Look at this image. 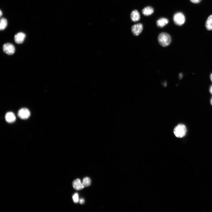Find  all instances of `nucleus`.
<instances>
[{
    "instance_id": "f257e3e1",
    "label": "nucleus",
    "mask_w": 212,
    "mask_h": 212,
    "mask_svg": "<svg viewBox=\"0 0 212 212\" xmlns=\"http://www.w3.org/2000/svg\"><path fill=\"white\" fill-rule=\"evenodd\" d=\"M158 41L159 44L162 47H166L170 44L171 38L169 34L167 33H163L159 35Z\"/></svg>"
},
{
    "instance_id": "f03ea898",
    "label": "nucleus",
    "mask_w": 212,
    "mask_h": 212,
    "mask_svg": "<svg viewBox=\"0 0 212 212\" xmlns=\"http://www.w3.org/2000/svg\"><path fill=\"white\" fill-rule=\"evenodd\" d=\"M174 134L176 137L181 138L185 136L187 132L186 126L183 124H179L174 129Z\"/></svg>"
},
{
    "instance_id": "7ed1b4c3",
    "label": "nucleus",
    "mask_w": 212,
    "mask_h": 212,
    "mask_svg": "<svg viewBox=\"0 0 212 212\" xmlns=\"http://www.w3.org/2000/svg\"><path fill=\"white\" fill-rule=\"evenodd\" d=\"M173 19L175 24L179 26L183 25L185 21V16L181 12L175 14L173 16Z\"/></svg>"
},
{
    "instance_id": "20e7f679",
    "label": "nucleus",
    "mask_w": 212,
    "mask_h": 212,
    "mask_svg": "<svg viewBox=\"0 0 212 212\" xmlns=\"http://www.w3.org/2000/svg\"><path fill=\"white\" fill-rule=\"evenodd\" d=\"M4 52L8 55H12L15 52V49L13 45L7 43L4 45L3 47Z\"/></svg>"
},
{
    "instance_id": "39448f33",
    "label": "nucleus",
    "mask_w": 212,
    "mask_h": 212,
    "mask_svg": "<svg viewBox=\"0 0 212 212\" xmlns=\"http://www.w3.org/2000/svg\"><path fill=\"white\" fill-rule=\"evenodd\" d=\"M31 113L28 109L23 108L19 110L18 113V116L22 119H26L30 116Z\"/></svg>"
},
{
    "instance_id": "423d86ee",
    "label": "nucleus",
    "mask_w": 212,
    "mask_h": 212,
    "mask_svg": "<svg viewBox=\"0 0 212 212\" xmlns=\"http://www.w3.org/2000/svg\"><path fill=\"white\" fill-rule=\"evenodd\" d=\"M143 29V25L141 23H138L133 25L132 27L133 34L135 36L139 35Z\"/></svg>"
},
{
    "instance_id": "0eeeda50",
    "label": "nucleus",
    "mask_w": 212,
    "mask_h": 212,
    "mask_svg": "<svg viewBox=\"0 0 212 212\" xmlns=\"http://www.w3.org/2000/svg\"><path fill=\"white\" fill-rule=\"evenodd\" d=\"M25 37L26 35L24 33L22 32L18 33L15 36V41L17 44H21L24 41Z\"/></svg>"
},
{
    "instance_id": "6e6552de",
    "label": "nucleus",
    "mask_w": 212,
    "mask_h": 212,
    "mask_svg": "<svg viewBox=\"0 0 212 212\" xmlns=\"http://www.w3.org/2000/svg\"><path fill=\"white\" fill-rule=\"evenodd\" d=\"M72 186L74 188L77 190H81L85 187L79 179H77L73 181Z\"/></svg>"
},
{
    "instance_id": "1a4fd4ad",
    "label": "nucleus",
    "mask_w": 212,
    "mask_h": 212,
    "mask_svg": "<svg viewBox=\"0 0 212 212\" xmlns=\"http://www.w3.org/2000/svg\"><path fill=\"white\" fill-rule=\"evenodd\" d=\"M6 121L9 123H12L16 120V117L15 114L12 112L7 113L5 116Z\"/></svg>"
},
{
    "instance_id": "9d476101",
    "label": "nucleus",
    "mask_w": 212,
    "mask_h": 212,
    "mask_svg": "<svg viewBox=\"0 0 212 212\" xmlns=\"http://www.w3.org/2000/svg\"><path fill=\"white\" fill-rule=\"evenodd\" d=\"M131 18L133 22L139 21L140 19V15L139 12L136 10L133 11L131 14Z\"/></svg>"
},
{
    "instance_id": "9b49d317",
    "label": "nucleus",
    "mask_w": 212,
    "mask_h": 212,
    "mask_svg": "<svg viewBox=\"0 0 212 212\" xmlns=\"http://www.w3.org/2000/svg\"><path fill=\"white\" fill-rule=\"evenodd\" d=\"M168 20L165 18H162L156 22L157 25L160 28H162L169 23Z\"/></svg>"
},
{
    "instance_id": "f8f14e48",
    "label": "nucleus",
    "mask_w": 212,
    "mask_h": 212,
    "mask_svg": "<svg viewBox=\"0 0 212 212\" xmlns=\"http://www.w3.org/2000/svg\"><path fill=\"white\" fill-rule=\"evenodd\" d=\"M153 8L150 6H147L144 8L142 10V13L145 16H149L154 12Z\"/></svg>"
},
{
    "instance_id": "ddd939ff",
    "label": "nucleus",
    "mask_w": 212,
    "mask_h": 212,
    "mask_svg": "<svg viewBox=\"0 0 212 212\" xmlns=\"http://www.w3.org/2000/svg\"><path fill=\"white\" fill-rule=\"evenodd\" d=\"M205 26L208 31H212V15L208 18L205 23Z\"/></svg>"
},
{
    "instance_id": "4468645a",
    "label": "nucleus",
    "mask_w": 212,
    "mask_h": 212,
    "mask_svg": "<svg viewBox=\"0 0 212 212\" xmlns=\"http://www.w3.org/2000/svg\"><path fill=\"white\" fill-rule=\"evenodd\" d=\"M7 25V20L5 18H1L0 21V29L3 30L5 29Z\"/></svg>"
},
{
    "instance_id": "2eb2a0df",
    "label": "nucleus",
    "mask_w": 212,
    "mask_h": 212,
    "mask_svg": "<svg viewBox=\"0 0 212 212\" xmlns=\"http://www.w3.org/2000/svg\"><path fill=\"white\" fill-rule=\"evenodd\" d=\"M82 183L84 187H88L91 184V180L89 177H86L83 179Z\"/></svg>"
},
{
    "instance_id": "dca6fc26",
    "label": "nucleus",
    "mask_w": 212,
    "mask_h": 212,
    "mask_svg": "<svg viewBox=\"0 0 212 212\" xmlns=\"http://www.w3.org/2000/svg\"><path fill=\"white\" fill-rule=\"evenodd\" d=\"M72 199L74 202L75 203H77L79 201L78 195L77 193H75L72 196Z\"/></svg>"
},
{
    "instance_id": "f3484780",
    "label": "nucleus",
    "mask_w": 212,
    "mask_h": 212,
    "mask_svg": "<svg viewBox=\"0 0 212 212\" xmlns=\"http://www.w3.org/2000/svg\"><path fill=\"white\" fill-rule=\"evenodd\" d=\"M190 1L193 3H199L201 0H190Z\"/></svg>"
},
{
    "instance_id": "a211bd4d",
    "label": "nucleus",
    "mask_w": 212,
    "mask_h": 212,
    "mask_svg": "<svg viewBox=\"0 0 212 212\" xmlns=\"http://www.w3.org/2000/svg\"><path fill=\"white\" fill-rule=\"evenodd\" d=\"M85 201L84 199H81L80 200V203L81 205L83 204L84 203Z\"/></svg>"
},
{
    "instance_id": "6ab92c4d",
    "label": "nucleus",
    "mask_w": 212,
    "mask_h": 212,
    "mask_svg": "<svg viewBox=\"0 0 212 212\" xmlns=\"http://www.w3.org/2000/svg\"><path fill=\"white\" fill-rule=\"evenodd\" d=\"M183 77V75L182 74V73H181L179 74V78L180 79H181Z\"/></svg>"
},
{
    "instance_id": "aec40b11",
    "label": "nucleus",
    "mask_w": 212,
    "mask_h": 212,
    "mask_svg": "<svg viewBox=\"0 0 212 212\" xmlns=\"http://www.w3.org/2000/svg\"><path fill=\"white\" fill-rule=\"evenodd\" d=\"M210 93L212 94V86H211L210 88Z\"/></svg>"
},
{
    "instance_id": "412c9836",
    "label": "nucleus",
    "mask_w": 212,
    "mask_h": 212,
    "mask_svg": "<svg viewBox=\"0 0 212 212\" xmlns=\"http://www.w3.org/2000/svg\"><path fill=\"white\" fill-rule=\"evenodd\" d=\"M3 15V13H2V12L1 11V12H0V15H1V17L2 15Z\"/></svg>"
},
{
    "instance_id": "4be33fe9",
    "label": "nucleus",
    "mask_w": 212,
    "mask_h": 212,
    "mask_svg": "<svg viewBox=\"0 0 212 212\" xmlns=\"http://www.w3.org/2000/svg\"><path fill=\"white\" fill-rule=\"evenodd\" d=\"M210 79H211V81L212 82V73L211 74L210 76Z\"/></svg>"
},
{
    "instance_id": "5701e85b",
    "label": "nucleus",
    "mask_w": 212,
    "mask_h": 212,
    "mask_svg": "<svg viewBox=\"0 0 212 212\" xmlns=\"http://www.w3.org/2000/svg\"><path fill=\"white\" fill-rule=\"evenodd\" d=\"M210 103L211 105L212 106V98H211L210 100Z\"/></svg>"
}]
</instances>
